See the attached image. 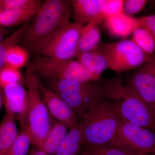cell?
Returning a JSON list of instances; mask_svg holds the SVG:
<instances>
[{
    "label": "cell",
    "mask_w": 155,
    "mask_h": 155,
    "mask_svg": "<svg viewBox=\"0 0 155 155\" xmlns=\"http://www.w3.org/2000/svg\"><path fill=\"white\" fill-rule=\"evenodd\" d=\"M83 25L69 22L28 50L37 57L60 60L77 58L78 43Z\"/></svg>",
    "instance_id": "52a82bcc"
},
{
    "label": "cell",
    "mask_w": 155,
    "mask_h": 155,
    "mask_svg": "<svg viewBox=\"0 0 155 155\" xmlns=\"http://www.w3.org/2000/svg\"><path fill=\"white\" fill-rule=\"evenodd\" d=\"M23 81L19 69L5 65L0 70V90L11 84H22Z\"/></svg>",
    "instance_id": "d4e9b609"
},
{
    "label": "cell",
    "mask_w": 155,
    "mask_h": 155,
    "mask_svg": "<svg viewBox=\"0 0 155 155\" xmlns=\"http://www.w3.org/2000/svg\"><path fill=\"white\" fill-rule=\"evenodd\" d=\"M99 25L97 22H90L84 26L78 43L77 56L94 50L99 45L101 41Z\"/></svg>",
    "instance_id": "d6986e66"
},
{
    "label": "cell",
    "mask_w": 155,
    "mask_h": 155,
    "mask_svg": "<svg viewBox=\"0 0 155 155\" xmlns=\"http://www.w3.org/2000/svg\"><path fill=\"white\" fill-rule=\"evenodd\" d=\"M70 2L74 22L84 25L90 22L100 24L104 21L106 0H72Z\"/></svg>",
    "instance_id": "4fadbf2b"
},
{
    "label": "cell",
    "mask_w": 155,
    "mask_h": 155,
    "mask_svg": "<svg viewBox=\"0 0 155 155\" xmlns=\"http://www.w3.org/2000/svg\"><path fill=\"white\" fill-rule=\"evenodd\" d=\"M131 40L149 55L155 54V36L147 28H137L132 33Z\"/></svg>",
    "instance_id": "44dd1931"
},
{
    "label": "cell",
    "mask_w": 155,
    "mask_h": 155,
    "mask_svg": "<svg viewBox=\"0 0 155 155\" xmlns=\"http://www.w3.org/2000/svg\"><path fill=\"white\" fill-rule=\"evenodd\" d=\"M106 96L111 100L122 118L134 125L153 130L155 112L140 97L119 78L109 79L100 84Z\"/></svg>",
    "instance_id": "7a4b0ae2"
},
{
    "label": "cell",
    "mask_w": 155,
    "mask_h": 155,
    "mask_svg": "<svg viewBox=\"0 0 155 155\" xmlns=\"http://www.w3.org/2000/svg\"><path fill=\"white\" fill-rule=\"evenodd\" d=\"M19 132L16 120L6 112L0 122V155H6Z\"/></svg>",
    "instance_id": "ac0fdd59"
},
{
    "label": "cell",
    "mask_w": 155,
    "mask_h": 155,
    "mask_svg": "<svg viewBox=\"0 0 155 155\" xmlns=\"http://www.w3.org/2000/svg\"><path fill=\"white\" fill-rule=\"evenodd\" d=\"M3 104L2 98V95L0 92V110H1Z\"/></svg>",
    "instance_id": "d6a6232c"
},
{
    "label": "cell",
    "mask_w": 155,
    "mask_h": 155,
    "mask_svg": "<svg viewBox=\"0 0 155 155\" xmlns=\"http://www.w3.org/2000/svg\"><path fill=\"white\" fill-rule=\"evenodd\" d=\"M124 3L123 0H106L104 10V18L123 12Z\"/></svg>",
    "instance_id": "4316f807"
},
{
    "label": "cell",
    "mask_w": 155,
    "mask_h": 155,
    "mask_svg": "<svg viewBox=\"0 0 155 155\" xmlns=\"http://www.w3.org/2000/svg\"><path fill=\"white\" fill-rule=\"evenodd\" d=\"M122 119L114 103L107 97L91 105L79 119L83 131V152L108 145Z\"/></svg>",
    "instance_id": "6da1fadb"
},
{
    "label": "cell",
    "mask_w": 155,
    "mask_h": 155,
    "mask_svg": "<svg viewBox=\"0 0 155 155\" xmlns=\"http://www.w3.org/2000/svg\"><path fill=\"white\" fill-rule=\"evenodd\" d=\"M40 91L51 116L71 128L78 122V116L68 103L45 86L38 75Z\"/></svg>",
    "instance_id": "7c38bea8"
},
{
    "label": "cell",
    "mask_w": 155,
    "mask_h": 155,
    "mask_svg": "<svg viewBox=\"0 0 155 155\" xmlns=\"http://www.w3.org/2000/svg\"><path fill=\"white\" fill-rule=\"evenodd\" d=\"M28 58L27 50L18 45H15L7 51L5 65L19 69L27 64Z\"/></svg>",
    "instance_id": "603a6c76"
},
{
    "label": "cell",
    "mask_w": 155,
    "mask_h": 155,
    "mask_svg": "<svg viewBox=\"0 0 155 155\" xmlns=\"http://www.w3.org/2000/svg\"><path fill=\"white\" fill-rule=\"evenodd\" d=\"M6 112L19 122L21 129L26 127L28 96L27 90L19 83L9 84L0 90Z\"/></svg>",
    "instance_id": "8fae6325"
},
{
    "label": "cell",
    "mask_w": 155,
    "mask_h": 155,
    "mask_svg": "<svg viewBox=\"0 0 155 155\" xmlns=\"http://www.w3.org/2000/svg\"><path fill=\"white\" fill-rule=\"evenodd\" d=\"M38 75L27 66L24 82L28 93V104L26 127L31 144L40 149L51 130L53 119L38 85Z\"/></svg>",
    "instance_id": "277c9868"
},
{
    "label": "cell",
    "mask_w": 155,
    "mask_h": 155,
    "mask_svg": "<svg viewBox=\"0 0 155 155\" xmlns=\"http://www.w3.org/2000/svg\"><path fill=\"white\" fill-rule=\"evenodd\" d=\"M43 1L30 0L29 2L16 8L0 12V25L2 27H13L29 22L38 12Z\"/></svg>",
    "instance_id": "5bb4252c"
},
{
    "label": "cell",
    "mask_w": 155,
    "mask_h": 155,
    "mask_svg": "<svg viewBox=\"0 0 155 155\" xmlns=\"http://www.w3.org/2000/svg\"><path fill=\"white\" fill-rule=\"evenodd\" d=\"M69 128L67 125L53 119L51 130L40 149L48 155H55Z\"/></svg>",
    "instance_id": "ffe728a7"
},
{
    "label": "cell",
    "mask_w": 155,
    "mask_h": 155,
    "mask_svg": "<svg viewBox=\"0 0 155 155\" xmlns=\"http://www.w3.org/2000/svg\"><path fill=\"white\" fill-rule=\"evenodd\" d=\"M155 155V154H152V155Z\"/></svg>",
    "instance_id": "8d00e7d4"
},
{
    "label": "cell",
    "mask_w": 155,
    "mask_h": 155,
    "mask_svg": "<svg viewBox=\"0 0 155 155\" xmlns=\"http://www.w3.org/2000/svg\"><path fill=\"white\" fill-rule=\"evenodd\" d=\"M30 0H0V12L18 8L29 2Z\"/></svg>",
    "instance_id": "f546056e"
},
{
    "label": "cell",
    "mask_w": 155,
    "mask_h": 155,
    "mask_svg": "<svg viewBox=\"0 0 155 155\" xmlns=\"http://www.w3.org/2000/svg\"><path fill=\"white\" fill-rule=\"evenodd\" d=\"M109 62L110 69L117 72L141 67L152 56L149 55L131 39L100 44Z\"/></svg>",
    "instance_id": "9c48e42d"
},
{
    "label": "cell",
    "mask_w": 155,
    "mask_h": 155,
    "mask_svg": "<svg viewBox=\"0 0 155 155\" xmlns=\"http://www.w3.org/2000/svg\"><path fill=\"white\" fill-rule=\"evenodd\" d=\"M80 155H88V154L85 152H83Z\"/></svg>",
    "instance_id": "e575fe53"
},
{
    "label": "cell",
    "mask_w": 155,
    "mask_h": 155,
    "mask_svg": "<svg viewBox=\"0 0 155 155\" xmlns=\"http://www.w3.org/2000/svg\"><path fill=\"white\" fill-rule=\"evenodd\" d=\"M30 22L21 25L17 30L0 42V70L5 64L6 55L8 49L12 46L17 45L22 38Z\"/></svg>",
    "instance_id": "7402d4cb"
},
{
    "label": "cell",
    "mask_w": 155,
    "mask_h": 155,
    "mask_svg": "<svg viewBox=\"0 0 155 155\" xmlns=\"http://www.w3.org/2000/svg\"><path fill=\"white\" fill-rule=\"evenodd\" d=\"M104 21L109 33L117 37H126L138 28L137 18L128 16L124 11L115 16L106 17Z\"/></svg>",
    "instance_id": "9a60e30c"
},
{
    "label": "cell",
    "mask_w": 155,
    "mask_h": 155,
    "mask_svg": "<svg viewBox=\"0 0 155 155\" xmlns=\"http://www.w3.org/2000/svg\"><path fill=\"white\" fill-rule=\"evenodd\" d=\"M72 12L70 1L46 0L25 31L22 41L27 51L69 23Z\"/></svg>",
    "instance_id": "3957f363"
},
{
    "label": "cell",
    "mask_w": 155,
    "mask_h": 155,
    "mask_svg": "<svg viewBox=\"0 0 155 155\" xmlns=\"http://www.w3.org/2000/svg\"><path fill=\"white\" fill-rule=\"evenodd\" d=\"M153 131L154 133H155V125L154 126V127L153 129Z\"/></svg>",
    "instance_id": "d590c367"
},
{
    "label": "cell",
    "mask_w": 155,
    "mask_h": 155,
    "mask_svg": "<svg viewBox=\"0 0 155 155\" xmlns=\"http://www.w3.org/2000/svg\"><path fill=\"white\" fill-rule=\"evenodd\" d=\"M77 58L89 72L97 76H101L104 71L110 69L107 59L100 45L94 50L78 55Z\"/></svg>",
    "instance_id": "2e32d148"
},
{
    "label": "cell",
    "mask_w": 155,
    "mask_h": 155,
    "mask_svg": "<svg viewBox=\"0 0 155 155\" xmlns=\"http://www.w3.org/2000/svg\"><path fill=\"white\" fill-rule=\"evenodd\" d=\"M4 29H5V28H4V27H2V25H0V31L4 30Z\"/></svg>",
    "instance_id": "836d02e7"
},
{
    "label": "cell",
    "mask_w": 155,
    "mask_h": 155,
    "mask_svg": "<svg viewBox=\"0 0 155 155\" xmlns=\"http://www.w3.org/2000/svg\"><path fill=\"white\" fill-rule=\"evenodd\" d=\"M31 144V139L25 127L19 131L18 136L6 155H26Z\"/></svg>",
    "instance_id": "cb8c5ba5"
},
{
    "label": "cell",
    "mask_w": 155,
    "mask_h": 155,
    "mask_svg": "<svg viewBox=\"0 0 155 155\" xmlns=\"http://www.w3.org/2000/svg\"><path fill=\"white\" fill-rule=\"evenodd\" d=\"M137 19L138 28H147L155 36V15L140 17Z\"/></svg>",
    "instance_id": "f1b7e54d"
},
{
    "label": "cell",
    "mask_w": 155,
    "mask_h": 155,
    "mask_svg": "<svg viewBox=\"0 0 155 155\" xmlns=\"http://www.w3.org/2000/svg\"><path fill=\"white\" fill-rule=\"evenodd\" d=\"M127 86L155 112V53L131 75Z\"/></svg>",
    "instance_id": "30bf717a"
},
{
    "label": "cell",
    "mask_w": 155,
    "mask_h": 155,
    "mask_svg": "<svg viewBox=\"0 0 155 155\" xmlns=\"http://www.w3.org/2000/svg\"><path fill=\"white\" fill-rule=\"evenodd\" d=\"M85 153L88 155H143L121 149L107 146L96 148Z\"/></svg>",
    "instance_id": "484cf974"
},
{
    "label": "cell",
    "mask_w": 155,
    "mask_h": 155,
    "mask_svg": "<svg viewBox=\"0 0 155 155\" xmlns=\"http://www.w3.org/2000/svg\"><path fill=\"white\" fill-rule=\"evenodd\" d=\"M32 72L47 80H69L79 82H92L101 76L89 72L79 61L60 60L47 57H38L27 64Z\"/></svg>",
    "instance_id": "8992f818"
},
{
    "label": "cell",
    "mask_w": 155,
    "mask_h": 155,
    "mask_svg": "<svg viewBox=\"0 0 155 155\" xmlns=\"http://www.w3.org/2000/svg\"><path fill=\"white\" fill-rule=\"evenodd\" d=\"M147 2V0L124 1L123 11L128 16L135 15L144 8Z\"/></svg>",
    "instance_id": "83f0119b"
},
{
    "label": "cell",
    "mask_w": 155,
    "mask_h": 155,
    "mask_svg": "<svg viewBox=\"0 0 155 155\" xmlns=\"http://www.w3.org/2000/svg\"><path fill=\"white\" fill-rule=\"evenodd\" d=\"M106 146L143 155L155 154V134L152 130L122 119L116 133Z\"/></svg>",
    "instance_id": "ba28073f"
},
{
    "label": "cell",
    "mask_w": 155,
    "mask_h": 155,
    "mask_svg": "<svg viewBox=\"0 0 155 155\" xmlns=\"http://www.w3.org/2000/svg\"><path fill=\"white\" fill-rule=\"evenodd\" d=\"M6 34V31L5 29L0 31V42L2 41L5 38Z\"/></svg>",
    "instance_id": "1f68e13d"
},
{
    "label": "cell",
    "mask_w": 155,
    "mask_h": 155,
    "mask_svg": "<svg viewBox=\"0 0 155 155\" xmlns=\"http://www.w3.org/2000/svg\"><path fill=\"white\" fill-rule=\"evenodd\" d=\"M49 81V88L69 104L78 119L94 103L106 97L100 84L94 82L65 79Z\"/></svg>",
    "instance_id": "5b68a950"
},
{
    "label": "cell",
    "mask_w": 155,
    "mask_h": 155,
    "mask_svg": "<svg viewBox=\"0 0 155 155\" xmlns=\"http://www.w3.org/2000/svg\"><path fill=\"white\" fill-rule=\"evenodd\" d=\"M28 155H48L42 150L37 148L32 150Z\"/></svg>",
    "instance_id": "4dcf8cb0"
},
{
    "label": "cell",
    "mask_w": 155,
    "mask_h": 155,
    "mask_svg": "<svg viewBox=\"0 0 155 155\" xmlns=\"http://www.w3.org/2000/svg\"><path fill=\"white\" fill-rule=\"evenodd\" d=\"M70 128L55 155H78L81 152L83 148L84 137L80 122L78 121Z\"/></svg>",
    "instance_id": "e0dca14e"
}]
</instances>
